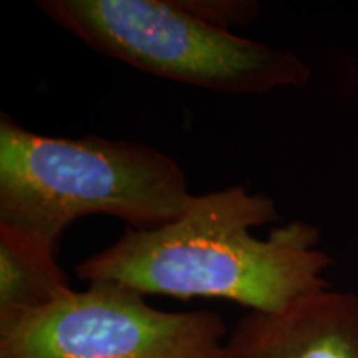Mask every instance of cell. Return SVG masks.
Masks as SVG:
<instances>
[{
    "instance_id": "obj_1",
    "label": "cell",
    "mask_w": 358,
    "mask_h": 358,
    "mask_svg": "<svg viewBox=\"0 0 358 358\" xmlns=\"http://www.w3.org/2000/svg\"><path fill=\"white\" fill-rule=\"evenodd\" d=\"M279 219L261 192L232 186L194 196L181 216L155 229L127 227L115 244L80 262L82 280L115 282L143 295L222 299L250 310L279 312L329 290L332 259L317 249L319 229L290 221L266 239L252 227Z\"/></svg>"
},
{
    "instance_id": "obj_2",
    "label": "cell",
    "mask_w": 358,
    "mask_h": 358,
    "mask_svg": "<svg viewBox=\"0 0 358 358\" xmlns=\"http://www.w3.org/2000/svg\"><path fill=\"white\" fill-rule=\"evenodd\" d=\"M194 196L176 161L145 143L42 136L0 115V222L52 248L83 216L155 229L181 216Z\"/></svg>"
},
{
    "instance_id": "obj_3",
    "label": "cell",
    "mask_w": 358,
    "mask_h": 358,
    "mask_svg": "<svg viewBox=\"0 0 358 358\" xmlns=\"http://www.w3.org/2000/svg\"><path fill=\"white\" fill-rule=\"evenodd\" d=\"M37 7L93 50L173 82L261 95L312 77L294 53L206 24L179 0H38Z\"/></svg>"
},
{
    "instance_id": "obj_4",
    "label": "cell",
    "mask_w": 358,
    "mask_h": 358,
    "mask_svg": "<svg viewBox=\"0 0 358 358\" xmlns=\"http://www.w3.org/2000/svg\"><path fill=\"white\" fill-rule=\"evenodd\" d=\"M226 338L216 312L159 310L115 282L0 319V358H221Z\"/></svg>"
},
{
    "instance_id": "obj_5",
    "label": "cell",
    "mask_w": 358,
    "mask_h": 358,
    "mask_svg": "<svg viewBox=\"0 0 358 358\" xmlns=\"http://www.w3.org/2000/svg\"><path fill=\"white\" fill-rule=\"evenodd\" d=\"M221 358H358V295L329 289L279 312L250 310Z\"/></svg>"
},
{
    "instance_id": "obj_6",
    "label": "cell",
    "mask_w": 358,
    "mask_h": 358,
    "mask_svg": "<svg viewBox=\"0 0 358 358\" xmlns=\"http://www.w3.org/2000/svg\"><path fill=\"white\" fill-rule=\"evenodd\" d=\"M55 252L40 237L0 222V319L48 307L73 290Z\"/></svg>"
},
{
    "instance_id": "obj_7",
    "label": "cell",
    "mask_w": 358,
    "mask_h": 358,
    "mask_svg": "<svg viewBox=\"0 0 358 358\" xmlns=\"http://www.w3.org/2000/svg\"><path fill=\"white\" fill-rule=\"evenodd\" d=\"M181 6L217 29L231 30V27L254 24L261 13V6L254 0H179Z\"/></svg>"
}]
</instances>
